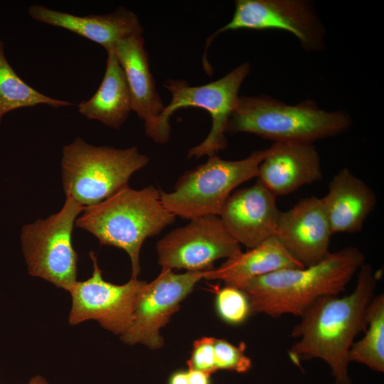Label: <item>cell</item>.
Segmentation results:
<instances>
[{
	"instance_id": "obj_16",
	"label": "cell",
	"mask_w": 384,
	"mask_h": 384,
	"mask_svg": "<svg viewBox=\"0 0 384 384\" xmlns=\"http://www.w3.org/2000/svg\"><path fill=\"white\" fill-rule=\"evenodd\" d=\"M28 12L33 19L75 33L101 45L106 51L113 48L118 41L144 32L138 16L124 6L109 14L85 16L38 4L29 6Z\"/></svg>"
},
{
	"instance_id": "obj_28",
	"label": "cell",
	"mask_w": 384,
	"mask_h": 384,
	"mask_svg": "<svg viewBox=\"0 0 384 384\" xmlns=\"http://www.w3.org/2000/svg\"><path fill=\"white\" fill-rule=\"evenodd\" d=\"M27 384H49V383L43 376L36 375L28 380Z\"/></svg>"
},
{
	"instance_id": "obj_6",
	"label": "cell",
	"mask_w": 384,
	"mask_h": 384,
	"mask_svg": "<svg viewBox=\"0 0 384 384\" xmlns=\"http://www.w3.org/2000/svg\"><path fill=\"white\" fill-rule=\"evenodd\" d=\"M250 68V64L245 62L221 78L200 86H190L183 80H168L164 86L171 93V100L145 130L146 135L156 143H166L170 139V118L174 112L183 107H199L210 114L212 127L206 138L188 150L187 157L216 155L227 146V124Z\"/></svg>"
},
{
	"instance_id": "obj_20",
	"label": "cell",
	"mask_w": 384,
	"mask_h": 384,
	"mask_svg": "<svg viewBox=\"0 0 384 384\" xmlns=\"http://www.w3.org/2000/svg\"><path fill=\"white\" fill-rule=\"evenodd\" d=\"M106 70L92 97L78 105L80 114L119 129L132 111L129 89L123 70L113 49L107 50Z\"/></svg>"
},
{
	"instance_id": "obj_10",
	"label": "cell",
	"mask_w": 384,
	"mask_h": 384,
	"mask_svg": "<svg viewBox=\"0 0 384 384\" xmlns=\"http://www.w3.org/2000/svg\"><path fill=\"white\" fill-rule=\"evenodd\" d=\"M156 252L163 270L208 272L216 260L234 257L242 250L219 216L205 215L166 234L157 242Z\"/></svg>"
},
{
	"instance_id": "obj_21",
	"label": "cell",
	"mask_w": 384,
	"mask_h": 384,
	"mask_svg": "<svg viewBox=\"0 0 384 384\" xmlns=\"http://www.w3.org/2000/svg\"><path fill=\"white\" fill-rule=\"evenodd\" d=\"M364 336L354 341L348 353L351 362L363 364L372 370L384 372V294L374 295L366 313Z\"/></svg>"
},
{
	"instance_id": "obj_11",
	"label": "cell",
	"mask_w": 384,
	"mask_h": 384,
	"mask_svg": "<svg viewBox=\"0 0 384 384\" xmlns=\"http://www.w3.org/2000/svg\"><path fill=\"white\" fill-rule=\"evenodd\" d=\"M204 275L205 272L176 274L172 270L161 269L159 276L146 282L139 292L131 322L120 336L121 340L129 345L142 343L151 349L162 347L161 329Z\"/></svg>"
},
{
	"instance_id": "obj_17",
	"label": "cell",
	"mask_w": 384,
	"mask_h": 384,
	"mask_svg": "<svg viewBox=\"0 0 384 384\" xmlns=\"http://www.w3.org/2000/svg\"><path fill=\"white\" fill-rule=\"evenodd\" d=\"M320 198L333 234L360 232L377 203L372 188L348 168L334 176Z\"/></svg>"
},
{
	"instance_id": "obj_15",
	"label": "cell",
	"mask_w": 384,
	"mask_h": 384,
	"mask_svg": "<svg viewBox=\"0 0 384 384\" xmlns=\"http://www.w3.org/2000/svg\"><path fill=\"white\" fill-rule=\"evenodd\" d=\"M321 159L313 144L273 142L258 169V180L274 194L292 193L322 178Z\"/></svg>"
},
{
	"instance_id": "obj_7",
	"label": "cell",
	"mask_w": 384,
	"mask_h": 384,
	"mask_svg": "<svg viewBox=\"0 0 384 384\" xmlns=\"http://www.w3.org/2000/svg\"><path fill=\"white\" fill-rule=\"evenodd\" d=\"M266 153L267 149L254 151L237 161L208 157L206 163L183 174L172 192L161 191V201L169 212L183 218L219 216L233 189L257 177Z\"/></svg>"
},
{
	"instance_id": "obj_22",
	"label": "cell",
	"mask_w": 384,
	"mask_h": 384,
	"mask_svg": "<svg viewBox=\"0 0 384 384\" xmlns=\"http://www.w3.org/2000/svg\"><path fill=\"white\" fill-rule=\"evenodd\" d=\"M38 105L58 108L73 104L47 96L24 82L7 61L4 43L0 39V124L6 113L18 108Z\"/></svg>"
},
{
	"instance_id": "obj_19",
	"label": "cell",
	"mask_w": 384,
	"mask_h": 384,
	"mask_svg": "<svg viewBox=\"0 0 384 384\" xmlns=\"http://www.w3.org/2000/svg\"><path fill=\"white\" fill-rule=\"evenodd\" d=\"M302 267L274 235L247 252L227 259L218 267L205 272L203 278L220 279L225 285L240 289L250 279L282 269Z\"/></svg>"
},
{
	"instance_id": "obj_18",
	"label": "cell",
	"mask_w": 384,
	"mask_h": 384,
	"mask_svg": "<svg viewBox=\"0 0 384 384\" xmlns=\"http://www.w3.org/2000/svg\"><path fill=\"white\" fill-rule=\"evenodd\" d=\"M112 49L125 76L132 111L144 120L146 130L165 106L150 71L144 38L142 35L132 36L118 41Z\"/></svg>"
},
{
	"instance_id": "obj_8",
	"label": "cell",
	"mask_w": 384,
	"mask_h": 384,
	"mask_svg": "<svg viewBox=\"0 0 384 384\" xmlns=\"http://www.w3.org/2000/svg\"><path fill=\"white\" fill-rule=\"evenodd\" d=\"M84 209L66 196L59 212L23 227L22 251L31 276L70 292L77 282L78 260L72 234L77 217Z\"/></svg>"
},
{
	"instance_id": "obj_9",
	"label": "cell",
	"mask_w": 384,
	"mask_h": 384,
	"mask_svg": "<svg viewBox=\"0 0 384 384\" xmlns=\"http://www.w3.org/2000/svg\"><path fill=\"white\" fill-rule=\"evenodd\" d=\"M238 29H279L289 32L306 51L325 48L326 30L313 3L307 0H237L230 21L208 38L203 64L210 68L206 55L219 34Z\"/></svg>"
},
{
	"instance_id": "obj_5",
	"label": "cell",
	"mask_w": 384,
	"mask_h": 384,
	"mask_svg": "<svg viewBox=\"0 0 384 384\" xmlns=\"http://www.w3.org/2000/svg\"><path fill=\"white\" fill-rule=\"evenodd\" d=\"M62 154L65 195L83 208L95 206L128 186L131 176L149 161L135 146H95L79 137L64 146Z\"/></svg>"
},
{
	"instance_id": "obj_13",
	"label": "cell",
	"mask_w": 384,
	"mask_h": 384,
	"mask_svg": "<svg viewBox=\"0 0 384 384\" xmlns=\"http://www.w3.org/2000/svg\"><path fill=\"white\" fill-rule=\"evenodd\" d=\"M333 235L321 198L312 196L281 211L275 236L304 267L314 265L331 253Z\"/></svg>"
},
{
	"instance_id": "obj_27",
	"label": "cell",
	"mask_w": 384,
	"mask_h": 384,
	"mask_svg": "<svg viewBox=\"0 0 384 384\" xmlns=\"http://www.w3.org/2000/svg\"><path fill=\"white\" fill-rule=\"evenodd\" d=\"M168 384H189L187 370H177L173 373L169 378Z\"/></svg>"
},
{
	"instance_id": "obj_23",
	"label": "cell",
	"mask_w": 384,
	"mask_h": 384,
	"mask_svg": "<svg viewBox=\"0 0 384 384\" xmlns=\"http://www.w3.org/2000/svg\"><path fill=\"white\" fill-rule=\"evenodd\" d=\"M215 306L220 317L231 324H241L251 314L245 293L232 286L225 285L218 290Z\"/></svg>"
},
{
	"instance_id": "obj_3",
	"label": "cell",
	"mask_w": 384,
	"mask_h": 384,
	"mask_svg": "<svg viewBox=\"0 0 384 384\" xmlns=\"http://www.w3.org/2000/svg\"><path fill=\"white\" fill-rule=\"evenodd\" d=\"M175 218L164 206L158 188L149 186L136 190L128 185L85 208L75 225L92 233L101 245L124 250L131 260L132 278H137L144 240L161 233Z\"/></svg>"
},
{
	"instance_id": "obj_25",
	"label": "cell",
	"mask_w": 384,
	"mask_h": 384,
	"mask_svg": "<svg viewBox=\"0 0 384 384\" xmlns=\"http://www.w3.org/2000/svg\"><path fill=\"white\" fill-rule=\"evenodd\" d=\"M214 339L213 337H202L194 341L190 358L187 361L188 370L201 371L210 375L217 371Z\"/></svg>"
},
{
	"instance_id": "obj_12",
	"label": "cell",
	"mask_w": 384,
	"mask_h": 384,
	"mask_svg": "<svg viewBox=\"0 0 384 384\" xmlns=\"http://www.w3.org/2000/svg\"><path fill=\"white\" fill-rule=\"evenodd\" d=\"M93 265L92 276L76 282L70 290L72 306L69 315L70 325L94 319L102 327L115 335H122L128 328L139 292L145 281L131 278L126 284L117 285L104 280L94 252H90Z\"/></svg>"
},
{
	"instance_id": "obj_4",
	"label": "cell",
	"mask_w": 384,
	"mask_h": 384,
	"mask_svg": "<svg viewBox=\"0 0 384 384\" xmlns=\"http://www.w3.org/2000/svg\"><path fill=\"white\" fill-rule=\"evenodd\" d=\"M352 118L344 110H326L312 100L289 105L270 96H239L226 133L246 132L274 142L313 144L346 132Z\"/></svg>"
},
{
	"instance_id": "obj_26",
	"label": "cell",
	"mask_w": 384,
	"mask_h": 384,
	"mask_svg": "<svg viewBox=\"0 0 384 384\" xmlns=\"http://www.w3.org/2000/svg\"><path fill=\"white\" fill-rule=\"evenodd\" d=\"M189 384H210V375L198 370H187Z\"/></svg>"
},
{
	"instance_id": "obj_14",
	"label": "cell",
	"mask_w": 384,
	"mask_h": 384,
	"mask_svg": "<svg viewBox=\"0 0 384 384\" xmlns=\"http://www.w3.org/2000/svg\"><path fill=\"white\" fill-rule=\"evenodd\" d=\"M280 212L277 196L257 179L231 194L219 217L231 237L250 249L275 235Z\"/></svg>"
},
{
	"instance_id": "obj_1",
	"label": "cell",
	"mask_w": 384,
	"mask_h": 384,
	"mask_svg": "<svg viewBox=\"0 0 384 384\" xmlns=\"http://www.w3.org/2000/svg\"><path fill=\"white\" fill-rule=\"evenodd\" d=\"M357 273L351 293L319 299L299 316L291 333L298 339L288 351L291 360L298 364L321 359L329 366L334 384H353L348 353L357 335L366 330V309L377 286L370 264L365 262Z\"/></svg>"
},
{
	"instance_id": "obj_2",
	"label": "cell",
	"mask_w": 384,
	"mask_h": 384,
	"mask_svg": "<svg viewBox=\"0 0 384 384\" xmlns=\"http://www.w3.org/2000/svg\"><path fill=\"white\" fill-rule=\"evenodd\" d=\"M365 260L358 248L350 246L331 252L314 265L282 269L250 279L240 289L249 300L251 314L300 316L319 299L345 291Z\"/></svg>"
},
{
	"instance_id": "obj_24",
	"label": "cell",
	"mask_w": 384,
	"mask_h": 384,
	"mask_svg": "<svg viewBox=\"0 0 384 384\" xmlns=\"http://www.w3.org/2000/svg\"><path fill=\"white\" fill-rule=\"evenodd\" d=\"M246 346L241 342L235 346L225 339H214V353L216 370H225L243 373L252 367V361L245 353Z\"/></svg>"
}]
</instances>
